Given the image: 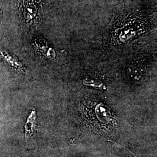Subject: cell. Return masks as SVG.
I'll return each instance as SVG.
<instances>
[{
	"instance_id": "6da1fadb",
	"label": "cell",
	"mask_w": 157,
	"mask_h": 157,
	"mask_svg": "<svg viewBox=\"0 0 157 157\" xmlns=\"http://www.w3.org/2000/svg\"><path fill=\"white\" fill-rule=\"evenodd\" d=\"M0 54L2 57L6 65L17 72L25 73L26 69L22 62H21L17 56L13 54L8 53L7 51H0Z\"/></svg>"
},
{
	"instance_id": "7a4b0ae2",
	"label": "cell",
	"mask_w": 157,
	"mask_h": 157,
	"mask_svg": "<svg viewBox=\"0 0 157 157\" xmlns=\"http://www.w3.org/2000/svg\"><path fill=\"white\" fill-rule=\"evenodd\" d=\"M36 112L33 111L29 116L26 123L25 126V136L29 137L33 134L36 124Z\"/></svg>"
},
{
	"instance_id": "3957f363",
	"label": "cell",
	"mask_w": 157,
	"mask_h": 157,
	"mask_svg": "<svg viewBox=\"0 0 157 157\" xmlns=\"http://www.w3.org/2000/svg\"><path fill=\"white\" fill-rule=\"evenodd\" d=\"M96 115L100 121L104 122H109L110 120V113L104 105H98L95 109Z\"/></svg>"
},
{
	"instance_id": "277c9868",
	"label": "cell",
	"mask_w": 157,
	"mask_h": 157,
	"mask_svg": "<svg viewBox=\"0 0 157 157\" xmlns=\"http://www.w3.org/2000/svg\"><path fill=\"white\" fill-rule=\"evenodd\" d=\"M83 83L85 86H90L93 87H95L97 89H100L101 90H105V87L103 83L100 82H98L95 80L90 79V78H84L83 80Z\"/></svg>"
},
{
	"instance_id": "5b68a950",
	"label": "cell",
	"mask_w": 157,
	"mask_h": 157,
	"mask_svg": "<svg viewBox=\"0 0 157 157\" xmlns=\"http://www.w3.org/2000/svg\"><path fill=\"white\" fill-rule=\"evenodd\" d=\"M130 152H131V153H132V154H133V156H134V157H136V155H135V154H133V152H132V151H130Z\"/></svg>"
}]
</instances>
